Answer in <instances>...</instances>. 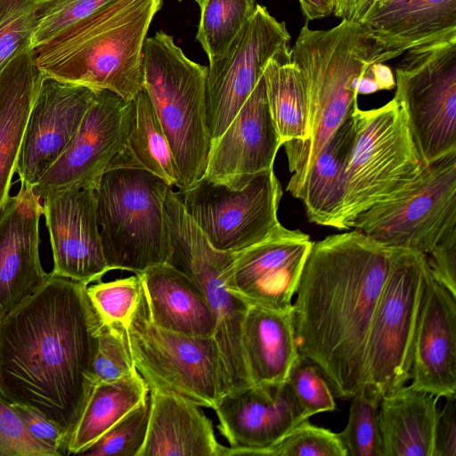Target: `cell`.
<instances>
[{
	"instance_id": "obj_1",
	"label": "cell",
	"mask_w": 456,
	"mask_h": 456,
	"mask_svg": "<svg viewBox=\"0 0 456 456\" xmlns=\"http://www.w3.org/2000/svg\"><path fill=\"white\" fill-rule=\"evenodd\" d=\"M86 288L51 272L0 318V395L45 416L68 441L95 386L102 323Z\"/></svg>"
},
{
	"instance_id": "obj_2",
	"label": "cell",
	"mask_w": 456,
	"mask_h": 456,
	"mask_svg": "<svg viewBox=\"0 0 456 456\" xmlns=\"http://www.w3.org/2000/svg\"><path fill=\"white\" fill-rule=\"evenodd\" d=\"M391 257L392 248L355 229L312 242L292 303L296 343L338 397L351 398L365 381L370 326Z\"/></svg>"
},
{
	"instance_id": "obj_3",
	"label": "cell",
	"mask_w": 456,
	"mask_h": 456,
	"mask_svg": "<svg viewBox=\"0 0 456 456\" xmlns=\"http://www.w3.org/2000/svg\"><path fill=\"white\" fill-rule=\"evenodd\" d=\"M163 0H114L31 48L44 77L133 101L143 87L142 51Z\"/></svg>"
},
{
	"instance_id": "obj_4",
	"label": "cell",
	"mask_w": 456,
	"mask_h": 456,
	"mask_svg": "<svg viewBox=\"0 0 456 456\" xmlns=\"http://www.w3.org/2000/svg\"><path fill=\"white\" fill-rule=\"evenodd\" d=\"M380 53L359 22L342 20L328 30L311 29L307 24L301 28L290 58L306 83L310 133L304 141L283 144L291 173L288 191L301 182L322 146L358 106L361 77L379 63Z\"/></svg>"
},
{
	"instance_id": "obj_5",
	"label": "cell",
	"mask_w": 456,
	"mask_h": 456,
	"mask_svg": "<svg viewBox=\"0 0 456 456\" xmlns=\"http://www.w3.org/2000/svg\"><path fill=\"white\" fill-rule=\"evenodd\" d=\"M169 188L129 159L102 174L94 191L102 247L110 271L138 274L167 263L170 242L164 202Z\"/></svg>"
},
{
	"instance_id": "obj_6",
	"label": "cell",
	"mask_w": 456,
	"mask_h": 456,
	"mask_svg": "<svg viewBox=\"0 0 456 456\" xmlns=\"http://www.w3.org/2000/svg\"><path fill=\"white\" fill-rule=\"evenodd\" d=\"M142 68L143 89L175 158L178 191H185L204 176L212 144L207 119V67L190 60L173 37L160 30L146 38Z\"/></svg>"
},
{
	"instance_id": "obj_7",
	"label": "cell",
	"mask_w": 456,
	"mask_h": 456,
	"mask_svg": "<svg viewBox=\"0 0 456 456\" xmlns=\"http://www.w3.org/2000/svg\"><path fill=\"white\" fill-rule=\"evenodd\" d=\"M352 117L355 138L334 227L338 230L352 228L359 214L404 188L425 167L395 98L373 110L356 106Z\"/></svg>"
},
{
	"instance_id": "obj_8",
	"label": "cell",
	"mask_w": 456,
	"mask_h": 456,
	"mask_svg": "<svg viewBox=\"0 0 456 456\" xmlns=\"http://www.w3.org/2000/svg\"><path fill=\"white\" fill-rule=\"evenodd\" d=\"M164 215L170 242L167 264L198 285L213 312V338L221 354L228 392L252 385L242 347V326L248 305L226 283L236 252L220 251L210 244L172 187L164 202Z\"/></svg>"
},
{
	"instance_id": "obj_9",
	"label": "cell",
	"mask_w": 456,
	"mask_h": 456,
	"mask_svg": "<svg viewBox=\"0 0 456 456\" xmlns=\"http://www.w3.org/2000/svg\"><path fill=\"white\" fill-rule=\"evenodd\" d=\"M126 335L134 366L150 388L175 393L211 409L228 392L215 338L157 326L149 317L143 293Z\"/></svg>"
},
{
	"instance_id": "obj_10",
	"label": "cell",
	"mask_w": 456,
	"mask_h": 456,
	"mask_svg": "<svg viewBox=\"0 0 456 456\" xmlns=\"http://www.w3.org/2000/svg\"><path fill=\"white\" fill-rule=\"evenodd\" d=\"M430 270L425 254L392 248L389 271L367 339L365 381L381 395L411 379L414 332Z\"/></svg>"
},
{
	"instance_id": "obj_11",
	"label": "cell",
	"mask_w": 456,
	"mask_h": 456,
	"mask_svg": "<svg viewBox=\"0 0 456 456\" xmlns=\"http://www.w3.org/2000/svg\"><path fill=\"white\" fill-rule=\"evenodd\" d=\"M352 228L387 248L428 254L456 231V151L425 166L404 188L359 214Z\"/></svg>"
},
{
	"instance_id": "obj_12",
	"label": "cell",
	"mask_w": 456,
	"mask_h": 456,
	"mask_svg": "<svg viewBox=\"0 0 456 456\" xmlns=\"http://www.w3.org/2000/svg\"><path fill=\"white\" fill-rule=\"evenodd\" d=\"M395 67L396 101L424 166L456 151V36L406 51Z\"/></svg>"
},
{
	"instance_id": "obj_13",
	"label": "cell",
	"mask_w": 456,
	"mask_h": 456,
	"mask_svg": "<svg viewBox=\"0 0 456 456\" xmlns=\"http://www.w3.org/2000/svg\"><path fill=\"white\" fill-rule=\"evenodd\" d=\"M175 193L186 213L220 251L244 250L281 224L277 214L282 188L273 168L240 190L202 177L189 190Z\"/></svg>"
},
{
	"instance_id": "obj_14",
	"label": "cell",
	"mask_w": 456,
	"mask_h": 456,
	"mask_svg": "<svg viewBox=\"0 0 456 456\" xmlns=\"http://www.w3.org/2000/svg\"><path fill=\"white\" fill-rule=\"evenodd\" d=\"M289 33L268 10L256 11L225 52L207 67V119L212 141L230 125L256 85L268 61L289 52Z\"/></svg>"
},
{
	"instance_id": "obj_15",
	"label": "cell",
	"mask_w": 456,
	"mask_h": 456,
	"mask_svg": "<svg viewBox=\"0 0 456 456\" xmlns=\"http://www.w3.org/2000/svg\"><path fill=\"white\" fill-rule=\"evenodd\" d=\"M134 103L108 91H97L67 149L33 186L42 199L69 188L94 189L102 174L126 151Z\"/></svg>"
},
{
	"instance_id": "obj_16",
	"label": "cell",
	"mask_w": 456,
	"mask_h": 456,
	"mask_svg": "<svg viewBox=\"0 0 456 456\" xmlns=\"http://www.w3.org/2000/svg\"><path fill=\"white\" fill-rule=\"evenodd\" d=\"M312 242L308 234L279 225L264 240L235 253L229 289L248 305L290 311Z\"/></svg>"
},
{
	"instance_id": "obj_17",
	"label": "cell",
	"mask_w": 456,
	"mask_h": 456,
	"mask_svg": "<svg viewBox=\"0 0 456 456\" xmlns=\"http://www.w3.org/2000/svg\"><path fill=\"white\" fill-rule=\"evenodd\" d=\"M229 443L226 456L258 455L308 419L287 381L252 384L224 394L213 409Z\"/></svg>"
},
{
	"instance_id": "obj_18",
	"label": "cell",
	"mask_w": 456,
	"mask_h": 456,
	"mask_svg": "<svg viewBox=\"0 0 456 456\" xmlns=\"http://www.w3.org/2000/svg\"><path fill=\"white\" fill-rule=\"evenodd\" d=\"M55 275L86 285L97 282L110 271L102 247L94 191L69 188L42 199Z\"/></svg>"
},
{
	"instance_id": "obj_19",
	"label": "cell",
	"mask_w": 456,
	"mask_h": 456,
	"mask_svg": "<svg viewBox=\"0 0 456 456\" xmlns=\"http://www.w3.org/2000/svg\"><path fill=\"white\" fill-rule=\"evenodd\" d=\"M97 91L44 77L31 108L17 161L22 185L33 187L75 136Z\"/></svg>"
},
{
	"instance_id": "obj_20",
	"label": "cell",
	"mask_w": 456,
	"mask_h": 456,
	"mask_svg": "<svg viewBox=\"0 0 456 456\" xmlns=\"http://www.w3.org/2000/svg\"><path fill=\"white\" fill-rule=\"evenodd\" d=\"M281 146L262 76L224 132L212 141L203 178L242 189L261 173L273 168Z\"/></svg>"
},
{
	"instance_id": "obj_21",
	"label": "cell",
	"mask_w": 456,
	"mask_h": 456,
	"mask_svg": "<svg viewBox=\"0 0 456 456\" xmlns=\"http://www.w3.org/2000/svg\"><path fill=\"white\" fill-rule=\"evenodd\" d=\"M41 198L20 184L0 209V318L32 295L49 277L39 257Z\"/></svg>"
},
{
	"instance_id": "obj_22",
	"label": "cell",
	"mask_w": 456,
	"mask_h": 456,
	"mask_svg": "<svg viewBox=\"0 0 456 456\" xmlns=\"http://www.w3.org/2000/svg\"><path fill=\"white\" fill-rule=\"evenodd\" d=\"M410 380L438 398L456 395V295L431 273L414 332Z\"/></svg>"
},
{
	"instance_id": "obj_23",
	"label": "cell",
	"mask_w": 456,
	"mask_h": 456,
	"mask_svg": "<svg viewBox=\"0 0 456 456\" xmlns=\"http://www.w3.org/2000/svg\"><path fill=\"white\" fill-rule=\"evenodd\" d=\"M361 25L381 47L379 63L456 36V0H376Z\"/></svg>"
},
{
	"instance_id": "obj_24",
	"label": "cell",
	"mask_w": 456,
	"mask_h": 456,
	"mask_svg": "<svg viewBox=\"0 0 456 456\" xmlns=\"http://www.w3.org/2000/svg\"><path fill=\"white\" fill-rule=\"evenodd\" d=\"M151 411L138 456H226L212 421L200 405L178 394L150 388Z\"/></svg>"
},
{
	"instance_id": "obj_25",
	"label": "cell",
	"mask_w": 456,
	"mask_h": 456,
	"mask_svg": "<svg viewBox=\"0 0 456 456\" xmlns=\"http://www.w3.org/2000/svg\"><path fill=\"white\" fill-rule=\"evenodd\" d=\"M150 319L157 326L195 337H214L213 312L198 285L165 263L138 273Z\"/></svg>"
},
{
	"instance_id": "obj_26",
	"label": "cell",
	"mask_w": 456,
	"mask_h": 456,
	"mask_svg": "<svg viewBox=\"0 0 456 456\" xmlns=\"http://www.w3.org/2000/svg\"><path fill=\"white\" fill-rule=\"evenodd\" d=\"M43 79L30 43L0 73V209L10 197L27 121Z\"/></svg>"
},
{
	"instance_id": "obj_27",
	"label": "cell",
	"mask_w": 456,
	"mask_h": 456,
	"mask_svg": "<svg viewBox=\"0 0 456 456\" xmlns=\"http://www.w3.org/2000/svg\"><path fill=\"white\" fill-rule=\"evenodd\" d=\"M438 397L404 385L381 396L383 456H433Z\"/></svg>"
},
{
	"instance_id": "obj_28",
	"label": "cell",
	"mask_w": 456,
	"mask_h": 456,
	"mask_svg": "<svg viewBox=\"0 0 456 456\" xmlns=\"http://www.w3.org/2000/svg\"><path fill=\"white\" fill-rule=\"evenodd\" d=\"M351 115L330 136L314 158L301 182L289 192L302 200L310 222L335 227L345 185V173L354 143Z\"/></svg>"
},
{
	"instance_id": "obj_29",
	"label": "cell",
	"mask_w": 456,
	"mask_h": 456,
	"mask_svg": "<svg viewBox=\"0 0 456 456\" xmlns=\"http://www.w3.org/2000/svg\"><path fill=\"white\" fill-rule=\"evenodd\" d=\"M242 347L251 384L286 381L298 354L291 310L248 305Z\"/></svg>"
},
{
	"instance_id": "obj_30",
	"label": "cell",
	"mask_w": 456,
	"mask_h": 456,
	"mask_svg": "<svg viewBox=\"0 0 456 456\" xmlns=\"http://www.w3.org/2000/svg\"><path fill=\"white\" fill-rule=\"evenodd\" d=\"M149 395L150 387L137 370L116 381L96 384L70 435L67 455L83 454Z\"/></svg>"
},
{
	"instance_id": "obj_31",
	"label": "cell",
	"mask_w": 456,
	"mask_h": 456,
	"mask_svg": "<svg viewBox=\"0 0 456 456\" xmlns=\"http://www.w3.org/2000/svg\"><path fill=\"white\" fill-rule=\"evenodd\" d=\"M270 113L282 145L308 138L309 97L305 77L290 51L271 59L264 69Z\"/></svg>"
},
{
	"instance_id": "obj_32",
	"label": "cell",
	"mask_w": 456,
	"mask_h": 456,
	"mask_svg": "<svg viewBox=\"0 0 456 456\" xmlns=\"http://www.w3.org/2000/svg\"><path fill=\"white\" fill-rule=\"evenodd\" d=\"M134 119L126 149L134 162L165 181L179 186L175 158L151 99L142 89L134 99Z\"/></svg>"
},
{
	"instance_id": "obj_33",
	"label": "cell",
	"mask_w": 456,
	"mask_h": 456,
	"mask_svg": "<svg viewBox=\"0 0 456 456\" xmlns=\"http://www.w3.org/2000/svg\"><path fill=\"white\" fill-rule=\"evenodd\" d=\"M196 40L208 58H219L253 16L256 0H204Z\"/></svg>"
},
{
	"instance_id": "obj_34",
	"label": "cell",
	"mask_w": 456,
	"mask_h": 456,
	"mask_svg": "<svg viewBox=\"0 0 456 456\" xmlns=\"http://www.w3.org/2000/svg\"><path fill=\"white\" fill-rule=\"evenodd\" d=\"M379 391L363 383L351 397L349 418L338 433L346 456H383L379 410Z\"/></svg>"
},
{
	"instance_id": "obj_35",
	"label": "cell",
	"mask_w": 456,
	"mask_h": 456,
	"mask_svg": "<svg viewBox=\"0 0 456 456\" xmlns=\"http://www.w3.org/2000/svg\"><path fill=\"white\" fill-rule=\"evenodd\" d=\"M87 296L103 325L124 328L129 325L142 293L138 274L87 286Z\"/></svg>"
},
{
	"instance_id": "obj_36",
	"label": "cell",
	"mask_w": 456,
	"mask_h": 456,
	"mask_svg": "<svg viewBox=\"0 0 456 456\" xmlns=\"http://www.w3.org/2000/svg\"><path fill=\"white\" fill-rule=\"evenodd\" d=\"M151 411L149 398L107 430L83 455L138 456L145 442Z\"/></svg>"
},
{
	"instance_id": "obj_37",
	"label": "cell",
	"mask_w": 456,
	"mask_h": 456,
	"mask_svg": "<svg viewBox=\"0 0 456 456\" xmlns=\"http://www.w3.org/2000/svg\"><path fill=\"white\" fill-rule=\"evenodd\" d=\"M114 0H34L35 24L30 47L90 16Z\"/></svg>"
},
{
	"instance_id": "obj_38",
	"label": "cell",
	"mask_w": 456,
	"mask_h": 456,
	"mask_svg": "<svg viewBox=\"0 0 456 456\" xmlns=\"http://www.w3.org/2000/svg\"><path fill=\"white\" fill-rule=\"evenodd\" d=\"M258 455L346 456V452L338 433L314 425L306 419Z\"/></svg>"
},
{
	"instance_id": "obj_39",
	"label": "cell",
	"mask_w": 456,
	"mask_h": 456,
	"mask_svg": "<svg viewBox=\"0 0 456 456\" xmlns=\"http://www.w3.org/2000/svg\"><path fill=\"white\" fill-rule=\"evenodd\" d=\"M286 381L306 418L336 409L334 394L327 379L305 356L297 354Z\"/></svg>"
},
{
	"instance_id": "obj_40",
	"label": "cell",
	"mask_w": 456,
	"mask_h": 456,
	"mask_svg": "<svg viewBox=\"0 0 456 456\" xmlns=\"http://www.w3.org/2000/svg\"><path fill=\"white\" fill-rule=\"evenodd\" d=\"M136 370L126 330L115 325H102L93 372L95 385L109 383L126 377Z\"/></svg>"
},
{
	"instance_id": "obj_41",
	"label": "cell",
	"mask_w": 456,
	"mask_h": 456,
	"mask_svg": "<svg viewBox=\"0 0 456 456\" xmlns=\"http://www.w3.org/2000/svg\"><path fill=\"white\" fill-rule=\"evenodd\" d=\"M35 24L32 0H0V73L30 43Z\"/></svg>"
},
{
	"instance_id": "obj_42",
	"label": "cell",
	"mask_w": 456,
	"mask_h": 456,
	"mask_svg": "<svg viewBox=\"0 0 456 456\" xmlns=\"http://www.w3.org/2000/svg\"><path fill=\"white\" fill-rule=\"evenodd\" d=\"M0 456H61L35 438L25 428L12 403L0 395Z\"/></svg>"
},
{
	"instance_id": "obj_43",
	"label": "cell",
	"mask_w": 456,
	"mask_h": 456,
	"mask_svg": "<svg viewBox=\"0 0 456 456\" xmlns=\"http://www.w3.org/2000/svg\"><path fill=\"white\" fill-rule=\"evenodd\" d=\"M426 257L432 276L456 295V231L445 235Z\"/></svg>"
},
{
	"instance_id": "obj_44",
	"label": "cell",
	"mask_w": 456,
	"mask_h": 456,
	"mask_svg": "<svg viewBox=\"0 0 456 456\" xmlns=\"http://www.w3.org/2000/svg\"><path fill=\"white\" fill-rule=\"evenodd\" d=\"M27 430L37 440L50 445L61 455H67L68 438L63 431L40 412L17 403H12Z\"/></svg>"
},
{
	"instance_id": "obj_45",
	"label": "cell",
	"mask_w": 456,
	"mask_h": 456,
	"mask_svg": "<svg viewBox=\"0 0 456 456\" xmlns=\"http://www.w3.org/2000/svg\"><path fill=\"white\" fill-rule=\"evenodd\" d=\"M456 395L445 397L442 410H438L434 440L433 456L456 455Z\"/></svg>"
},
{
	"instance_id": "obj_46",
	"label": "cell",
	"mask_w": 456,
	"mask_h": 456,
	"mask_svg": "<svg viewBox=\"0 0 456 456\" xmlns=\"http://www.w3.org/2000/svg\"><path fill=\"white\" fill-rule=\"evenodd\" d=\"M395 86V80L390 69L382 63H373L361 77L357 93L366 94L379 90H389Z\"/></svg>"
},
{
	"instance_id": "obj_47",
	"label": "cell",
	"mask_w": 456,
	"mask_h": 456,
	"mask_svg": "<svg viewBox=\"0 0 456 456\" xmlns=\"http://www.w3.org/2000/svg\"><path fill=\"white\" fill-rule=\"evenodd\" d=\"M376 0H336L334 14L341 20L359 22Z\"/></svg>"
},
{
	"instance_id": "obj_48",
	"label": "cell",
	"mask_w": 456,
	"mask_h": 456,
	"mask_svg": "<svg viewBox=\"0 0 456 456\" xmlns=\"http://www.w3.org/2000/svg\"><path fill=\"white\" fill-rule=\"evenodd\" d=\"M303 14L307 20L330 16L334 12L336 0H298Z\"/></svg>"
},
{
	"instance_id": "obj_49",
	"label": "cell",
	"mask_w": 456,
	"mask_h": 456,
	"mask_svg": "<svg viewBox=\"0 0 456 456\" xmlns=\"http://www.w3.org/2000/svg\"><path fill=\"white\" fill-rule=\"evenodd\" d=\"M177 1H183V0H177ZM193 1H195L199 4V6H200L204 0H193Z\"/></svg>"
},
{
	"instance_id": "obj_50",
	"label": "cell",
	"mask_w": 456,
	"mask_h": 456,
	"mask_svg": "<svg viewBox=\"0 0 456 456\" xmlns=\"http://www.w3.org/2000/svg\"><path fill=\"white\" fill-rule=\"evenodd\" d=\"M32 1H34V0H32Z\"/></svg>"
}]
</instances>
